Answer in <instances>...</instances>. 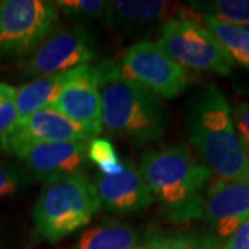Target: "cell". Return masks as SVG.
Here are the masks:
<instances>
[{"instance_id":"obj_2","label":"cell","mask_w":249,"mask_h":249,"mask_svg":"<svg viewBox=\"0 0 249 249\" xmlns=\"http://www.w3.org/2000/svg\"><path fill=\"white\" fill-rule=\"evenodd\" d=\"M139 172L172 223L202 219L212 175L184 144L144 152Z\"/></svg>"},{"instance_id":"obj_26","label":"cell","mask_w":249,"mask_h":249,"mask_svg":"<svg viewBox=\"0 0 249 249\" xmlns=\"http://www.w3.org/2000/svg\"><path fill=\"white\" fill-rule=\"evenodd\" d=\"M247 172H248V178H249V150L247 151Z\"/></svg>"},{"instance_id":"obj_13","label":"cell","mask_w":249,"mask_h":249,"mask_svg":"<svg viewBox=\"0 0 249 249\" xmlns=\"http://www.w3.org/2000/svg\"><path fill=\"white\" fill-rule=\"evenodd\" d=\"M184 7L175 1L114 0L108 1L104 21L124 36H145L180 16Z\"/></svg>"},{"instance_id":"obj_12","label":"cell","mask_w":249,"mask_h":249,"mask_svg":"<svg viewBox=\"0 0 249 249\" xmlns=\"http://www.w3.org/2000/svg\"><path fill=\"white\" fill-rule=\"evenodd\" d=\"M21 160L29 175L50 183L85 173L88 168V142H61L37 144L28 150Z\"/></svg>"},{"instance_id":"obj_14","label":"cell","mask_w":249,"mask_h":249,"mask_svg":"<svg viewBox=\"0 0 249 249\" xmlns=\"http://www.w3.org/2000/svg\"><path fill=\"white\" fill-rule=\"evenodd\" d=\"M94 187L100 204L109 212L130 213L148 208L155 201L133 160H124L115 175H98Z\"/></svg>"},{"instance_id":"obj_10","label":"cell","mask_w":249,"mask_h":249,"mask_svg":"<svg viewBox=\"0 0 249 249\" xmlns=\"http://www.w3.org/2000/svg\"><path fill=\"white\" fill-rule=\"evenodd\" d=\"M249 216V178L211 181L205 191L202 219L206 231L227 240Z\"/></svg>"},{"instance_id":"obj_20","label":"cell","mask_w":249,"mask_h":249,"mask_svg":"<svg viewBox=\"0 0 249 249\" xmlns=\"http://www.w3.org/2000/svg\"><path fill=\"white\" fill-rule=\"evenodd\" d=\"M88 160L97 165L101 175H115L121 172L124 165L114 144L101 137H94L88 142Z\"/></svg>"},{"instance_id":"obj_1","label":"cell","mask_w":249,"mask_h":249,"mask_svg":"<svg viewBox=\"0 0 249 249\" xmlns=\"http://www.w3.org/2000/svg\"><path fill=\"white\" fill-rule=\"evenodd\" d=\"M186 130L212 178L234 180L248 176L247 151L232 122L231 107L219 88L208 86L191 98Z\"/></svg>"},{"instance_id":"obj_21","label":"cell","mask_w":249,"mask_h":249,"mask_svg":"<svg viewBox=\"0 0 249 249\" xmlns=\"http://www.w3.org/2000/svg\"><path fill=\"white\" fill-rule=\"evenodd\" d=\"M55 9L68 17L79 21H98L104 19L108 1L103 0H58L53 1Z\"/></svg>"},{"instance_id":"obj_19","label":"cell","mask_w":249,"mask_h":249,"mask_svg":"<svg viewBox=\"0 0 249 249\" xmlns=\"http://www.w3.org/2000/svg\"><path fill=\"white\" fill-rule=\"evenodd\" d=\"M222 244L208 231H186L160 235L150 242V249H219Z\"/></svg>"},{"instance_id":"obj_6","label":"cell","mask_w":249,"mask_h":249,"mask_svg":"<svg viewBox=\"0 0 249 249\" xmlns=\"http://www.w3.org/2000/svg\"><path fill=\"white\" fill-rule=\"evenodd\" d=\"M60 24L58 10L46 0L0 1V58L35 52Z\"/></svg>"},{"instance_id":"obj_22","label":"cell","mask_w":249,"mask_h":249,"mask_svg":"<svg viewBox=\"0 0 249 249\" xmlns=\"http://www.w3.org/2000/svg\"><path fill=\"white\" fill-rule=\"evenodd\" d=\"M31 184L27 169L14 163H0V198L16 196Z\"/></svg>"},{"instance_id":"obj_28","label":"cell","mask_w":249,"mask_h":249,"mask_svg":"<svg viewBox=\"0 0 249 249\" xmlns=\"http://www.w3.org/2000/svg\"><path fill=\"white\" fill-rule=\"evenodd\" d=\"M244 28H245V29H248V31H249V27H244Z\"/></svg>"},{"instance_id":"obj_25","label":"cell","mask_w":249,"mask_h":249,"mask_svg":"<svg viewBox=\"0 0 249 249\" xmlns=\"http://www.w3.org/2000/svg\"><path fill=\"white\" fill-rule=\"evenodd\" d=\"M219 249H249V216Z\"/></svg>"},{"instance_id":"obj_8","label":"cell","mask_w":249,"mask_h":249,"mask_svg":"<svg viewBox=\"0 0 249 249\" xmlns=\"http://www.w3.org/2000/svg\"><path fill=\"white\" fill-rule=\"evenodd\" d=\"M97 57L96 39L86 28L57 29L22 64L25 76H49L91 64Z\"/></svg>"},{"instance_id":"obj_15","label":"cell","mask_w":249,"mask_h":249,"mask_svg":"<svg viewBox=\"0 0 249 249\" xmlns=\"http://www.w3.org/2000/svg\"><path fill=\"white\" fill-rule=\"evenodd\" d=\"M73 71V70H72ZM72 71L36 78L16 89L17 121L24 119L39 109L53 107L61 94L64 86L70 80Z\"/></svg>"},{"instance_id":"obj_4","label":"cell","mask_w":249,"mask_h":249,"mask_svg":"<svg viewBox=\"0 0 249 249\" xmlns=\"http://www.w3.org/2000/svg\"><path fill=\"white\" fill-rule=\"evenodd\" d=\"M100 208L94 183L85 173L46 183L32 212L36 232L57 242L86 226Z\"/></svg>"},{"instance_id":"obj_5","label":"cell","mask_w":249,"mask_h":249,"mask_svg":"<svg viewBox=\"0 0 249 249\" xmlns=\"http://www.w3.org/2000/svg\"><path fill=\"white\" fill-rule=\"evenodd\" d=\"M157 43L183 70L220 76H227L232 71L234 61L199 22L198 13L190 7H184L180 16L170 18L160 27Z\"/></svg>"},{"instance_id":"obj_7","label":"cell","mask_w":249,"mask_h":249,"mask_svg":"<svg viewBox=\"0 0 249 249\" xmlns=\"http://www.w3.org/2000/svg\"><path fill=\"white\" fill-rule=\"evenodd\" d=\"M118 67L124 78L160 100L178 97L188 85L186 70L170 60L158 43L150 40L130 46Z\"/></svg>"},{"instance_id":"obj_27","label":"cell","mask_w":249,"mask_h":249,"mask_svg":"<svg viewBox=\"0 0 249 249\" xmlns=\"http://www.w3.org/2000/svg\"><path fill=\"white\" fill-rule=\"evenodd\" d=\"M132 249H150V248H144V247H139V248H132Z\"/></svg>"},{"instance_id":"obj_24","label":"cell","mask_w":249,"mask_h":249,"mask_svg":"<svg viewBox=\"0 0 249 249\" xmlns=\"http://www.w3.org/2000/svg\"><path fill=\"white\" fill-rule=\"evenodd\" d=\"M232 122L245 151L249 150V101L237 103L231 108Z\"/></svg>"},{"instance_id":"obj_23","label":"cell","mask_w":249,"mask_h":249,"mask_svg":"<svg viewBox=\"0 0 249 249\" xmlns=\"http://www.w3.org/2000/svg\"><path fill=\"white\" fill-rule=\"evenodd\" d=\"M17 122L16 89L0 82V139Z\"/></svg>"},{"instance_id":"obj_11","label":"cell","mask_w":249,"mask_h":249,"mask_svg":"<svg viewBox=\"0 0 249 249\" xmlns=\"http://www.w3.org/2000/svg\"><path fill=\"white\" fill-rule=\"evenodd\" d=\"M53 108L80 124L93 139L98 137L103 124L96 65L85 64L75 68Z\"/></svg>"},{"instance_id":"obj_9","label":"cell","mask_w":249,"mask_h":249,"mask_svg":"<svg viewBox=\"0 0 249 249\" xmlns=\"http://www.w3.org/2000/svg\"><path fill=\"white\" fill-rule=\"evenodd\" d=\"M90 136L80 124L72 122L53 107L39 109L24 119H18L7 133L0 139L1 150L17 157L37 144L61 142H89Z\"/></svg>"},{"instance_id":"obj_18","label":"cell","mask_w":249,"mask_h":249,"mask_svg":"<svg viewBox=\"0 0 249 249\" xmlns=\"http://www.w3.org/2000/svg\"><path fill=\"white\" fill-rule=\"evenodd\" d=\"M190 9L238 27H249V0L191 1Z\"/></svg>"},{"instance_id":"obj_16","label":"cell","mask_w":249,"mask_h":249,"mask_svg":"<svg viewBox=\"0 0 249 249\" xmlns=\"http://www.w3.org/2000/svg\"><path fill=\"white\" fill-rule=\"evenodd\" d=\"M198 19L222 46L232 61L249 68V31L198 13Z\"/></svg>"},{"instance_id":"obj_3","label":"cell","mask_w":249,"mask_h":249,"mask_svg":"<svg viewBox=\"0 0 249 249\" xmlns=\"http://www.w3.org/2000/svg\"><path fill=\"white\" fill-rule=\"evenodd\" d=\"M96 71L103 129L136 145L160 140L166 129V115L160 98L124 78L118 61L100 62Z\"/></svg>"},{"instance_id":"obj_17","label":"cell","mask_w":249,"mask_h":249,"mask_svg":"<svg viewBox=\"0 0 249 249\" xmlns=\"http://www.w3.org/2000/svg\"><path fill=\"white\" fill-rule=\"evenodd\" d=\"M139 234L124 223H109L91 227L80 235L75 249H132Z\"/></svg>"}]
</instances>
